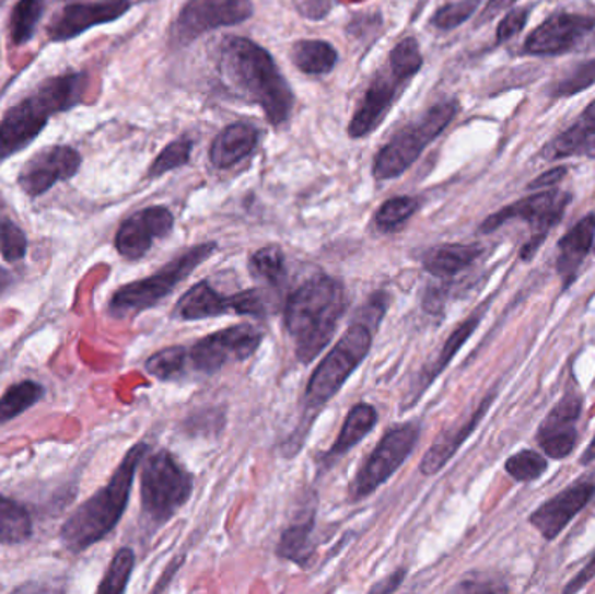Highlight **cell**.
Returning <instances> with one entry per match:
<instances>
[{
    "label": "cell",
    "instance_id": "1",
    "mask_svg": "<svg viewBox=\"0 0 595 594\" xmlns=\"http://www.w3.org/2000/svg\"><path fill=\"white\" fill-rule=\"evenodd\" d=\"M218 69L230 90L260 105L268 123L279 126L288 120L293 110V91L264 47L244 37H226Z\"/></svg>",
    "mask_w": 595,
    "mask_h": 594
},
{
    "label": "cell",
    "instance_id": "17",
    "mask_svg": "<svg viewBox=\"0 0 595 594\" xmlns=\"http://www.w3.org/2000/svg\"><path fill=\"white\" fill-rule=\"evenodd\" d=\"M131 9V0H94L65 5L47 28L52 43L75 39L93 26L115 22Z\"/></svg>",
    "mask_w": 595,
    "mask_h": 594
},
{
    "label": "cell",
    "instance_id": "46",
    "mask_svg": "<svg viewBox=\"0 0 595 594\" xmlns=\"http://www.w3.org/2000/svg\"><path fill=\"white\" fill-rule=\"evenodd\" d=\"M515 2H517V0H489L488 4H486L485 11L481 13V18H479V25L491 22L494 16H498V14L505 11V9L514 5Z\"/></svg>",
    "mask_w": 595,
    "mask_h": 594
},
{
    "label": "cell",
    "instance_id": "19",
    "mask_svg": "<svg viewBox=\"0 0 595 594\" xmlns=\"http://www.w3.org/2000/svg\"><path fill=\"white\" fill-rule=\"evenodd\" d=\"M594 496L595 485L582 479L544 502L529 516V523L544 535L545 539L556 540L564 532L565 526L587 508Z\"/></svg>",
    "mask_w": 595,
    "mask_h": 594
},
{
    "label": "cell",
    "instance_id": "3",
    "mask_svg": "<svg viewBox=\"0 0 595 594\" xmlns=\"http://www.w3.org/2000/svg\"><path fill=\"white\" fill-rule=\"evenodd\" d=\"M147 452L149 446L145 443L132 446L115 469L107 487L100 488L98 492L77 508L75 513L61 526L60 537L65 548L70 552H82L114 531L126 511L132 479Z\"/></svg>",
    "mask_w": 595,
    "mask_h": 594
},
{
    "label": "cell",
    "instance_id": "33",
    "mask_svg": "<svg viewBox=\"0 0 595 594\" xmlns=\"http://www.w3.org/2000/svg\"><path fill=\"white\" fill-rule=\"evenodd\" d=\"M314 531V517L306 520L305 523L291 526L282 534L281 544H279V555L285 560L303 564L306 558L311 556V534Z\"/></svg>",
    "mask_w": 595,
    "mask_h": 594
},
{
    "label": "cell",
    "instance_id": "8",
    "mask_svg": "<svg viewBox=\"0 0 595 594\" xmlns=\"http://www.w3.org/2000/svg\"><path fill=\"white\" fill-rule=\"evenodd\" d=\"M194 490L190 473L170 452L161 450L147 457L141 470V505L153 523H166L182 505L187 504Z\"/></svg>",
    "mask_w": 595,
    "mask_h": 594
},
{
    "label": "cell",
    "instance_id": "11",
    "mask_svg": "<svg viewBox=\"0 0 595 594\" xmlns=\"http://www.w3.org/2000/svg\"><path fill=\"white\" fill-rule=\"evenodd\" d=\"M418 438H420V428L415 423L390 429L353 479V499H364L374 490H378L383 484H387L415 450Z\"/></svg>",
    "mask_w": 595,
    "mask_h": 594
},
{
    "label": "cell",
    "instance_id": "50",
    "mask_svg": "<svg viewBox=\"0 0 595 594\" xmlns=\"http://www.w3.org/2000/svg\"><path fill=\"white\" fill-rule=\"evenodd\" d=\"M427 0H420V4L423 5L425 4Z\"/></svg>",
    "mask_w": 595,
    "mask_h": 594
},
{
    "label": "cell",
    "instance_id": "22",
    "mask_svg": "<svg viewBox=\"0 0 595 594\" xmlns=\"http://www.w3.org/2000/svg\"><path fill=\"white\" fill-rule=\"evenodd\" d=\"M595 243V213L583 217L570 232H565L559 241V255L556 261L562 287L570 288L574 279L579 278L580 267L594 249Z\"/></svg>",
    "mask_w": 595,
    "mask_h": 594
},
{
    "label": "cell",
    "instance_id": "48",
    "mask_svg": "<svg viewBox=\"0 0 595 594\" xmlns=\"http://www.w3.org/2000/svg\"><path fill=\"white\" fill-rule=\"evenodd\" d=\"M595 461V434L594 438H592L591 443H588L587 449H585V452H583L582 458H580V462H582L583 466H588V464H592V462Z\"/></svg>",
    "mask_w": 595,
    "mask_h": 594
},
{
    "label": "cell",
    "instance_id": "9",
    "mask_svg": "<svg viewBox=\"0 0 595 594\" xmlns=\"http://www.w3.org/2000/svg\"><path fill=\"white\" fill-rule=\"evenodd\" d=\"M373 342L371 328L364 323H355L345 331L340 342L332 347L328 356L315 368L308 387H306L305 401L308 408H320L331 401L338 391L349 381L353 370L364 361Z\"/></svg>",
    "mask_w": 595,
    "mask_h": 594
},
{
    "label": "cell",
    "instance_id": "35",
    "mask_svg": "<svg viewBox=\"0 0 595 594\" xmlns=\"http://www.w3.org/2000/svg\"><path fill=\"white\" fill-rule=\"evenodd\" d=\"M249 269L255 278L277 284L285 276L284 253L279 246H265L253 255Z\"/></svg>",
    "mask_w": 595,
    "mask_h": 594
},
{
    "label": "cell",
    "instance_id": "12",
    "mask_svg": "<svg viewBox=\"0 0 595 594\" xmlns=\"http://www.w3.org/2000/svg\"><path fill=\"white\" fill-rule=\"evenodd\" d=\"M253 11L252 0H188L171 28V37L176 46H188L209 31L246 22Z\"/></svg>",
    "mask_w": 595,
    "mask_h": 594
},
{
    "label": "cell",
    "instance_id": "27",
    "mask_svg": "<svg viewBox=\"0 0 595 594\" xmlns=\"http://www.w3.org/2000/svg\"><path fill=\"white\" fill-rule=\"evenodd\" d=\"M378 422V414L368 403H359L350 410L349 417L345 420L340 436L328 452V457H341L349 450L361 443L362 438L368 436Z\"/></svg>",
    "mask_w": 595,
    "mask_h": 594
},
{
    "label": "cell",
    "instance_id": "2",
    "mask_svg": "<svg viewBox=\"0 0 595 594\" xmlns=\"http://www.w3.org/2000/svg\"><path fill=\"white\" fill-rule=\"evenodd\" d=\"M347 307L338 279L319 275L303 282L285 304L284 323L296 343L298 360L311 363L328 346Z\"/></svg>",
    "mask_w": 595,
    "mask_h": 594
},
{
    "label": "cell",
    "instance_id": "14",
    "mask_svg": "<svg viewBox=\"0 0 595 594\" xmlns=\"http://www.w3.org/2000/svg\"><path fill=\"white\" fill-rule=\"evenodd\" d=\"M229 313L261 317L265 314L264 296L256 290L222 295L220 291L211 288L208 281H202L191 287L179 299L175 308V316L184 321L208 319Z\"/></svg>",
    "mask_w": 595,
    "mask_h": 594
},
{
    "label": "cell",
    "instance_id": "47",
    "mask_svg": "<svg viewBox=\"0 0 595 594\" xmlns=\"http://www.w3.org/2000/svg\"><path fill=\"white\" fill-rule=\"evenodd\" d=\"M405 573V570H400V572H397L396 575H392L387 581H383L378 586L371 587V591H373V593H376V591H380V593H392V591H396L397 587H399L400 582H402Z\"/></svg>",
    "mask_w": 595,
    "mask_h": 594
},
{
    "label": "cell",
    "instance_id": "38",
    "mask_svg": "<svg viewBox=\"0 0 595 594\" xmlns=\"http://www.w3.org/2000/svg\"><path fill=\"white\" fill-rule=\"evenodd\" d=\"M191 147L194 143L187 137L171 141L150 166L149 178H158V176L166 175L167 172L185 166L190 161Z\"/></svg>",
    "mask_w": 595,
    "mask_h": 594
},
{
    "label": "cell",
    "instance_id": "25",
    "mask_svg": "<svg viewBox=\"0 0 595 594\" xmlns=\"http://www.w3.org/2000/svg\"><path fill=\"white\" fill-rule=\"evenodd\" d=\"M485 253L481 244H444L430 249L423 258V267L430 275L451 278L472 266Z\"/></svg>",
    "mask_w": 595,
    "mask_h": 594
},
{
    "label": "cell",
    "instance_id": "18",
    "mask_svg": "<svg viewBox=\"0 0 595 594\" xmlns=\"http://www.w3.org/2000/svg\"><path fill=\"white\" fill-rule=\"evenodd\" d=\"M175 228V217L164 206H150L129 217L115 235V248L128 260L145 257L153 241L166 237Z\"/></svg>",
    "mask_w": 595,
    "mask_h": 594
},
{
    "label": "cell",
    "instance_id": "7",
    "mask_svg": "<svg viewBox=\"0 0 595 594\" xmlns=\"http://www.w3.org/2000/svg\"><path fill=\"white\" fill-rule=\"evenodd\" d=\"M214 252H217L214 243L197 244L150 278L129 282L112 295L108 313L114 317H128L153 307L162 299H166L179 282H184Z\"/></svg>",
    "mask_w": 595,
    "mask_h": 594
},
{
    "label": "cell",
    "instance_id": "31",
    "mask_svg": "<svg viewBox=\"0 0 595 594\" xmlns=\"http://www.w3.org/2000/svg\"><path fill=\"white\" fill-rule=\"evenodd\" d=\"M44 396V387L37 382L25 381L9 387L0 398V423L16 419L23 411L34 407Z\"/></svg>",
    "mask_w": 595,
    "mask_h": 594
},
{
    "label": "cell",
    "instance_id": "23",
    "mask_svg": "<svg viewBox=\"0 0 595 594\" xmlns=\"http://www.w3.org/2000/svg\"><path fill=\"white\" fill-rule=\"evenodd\" d=\"M541 155L547 161L564 158L595 159V102L580 114L570 128L549 141Z\"/></svg>",
    "mask_w": 595,
    "mask_h": 594
},
{
    "label": "cell",
    "instance_id": "6",
    "mask_svg": "<svg viewBox=\"0 0 595 594\" xmlns=\"http://www.w3.org/2000/svg\"><path fill=\"white\" fill-rule=\"evenodd\" d=\"M458 114V103L443 102L405 128L399 129L387 145L374 158L373 175L376 180L385 182L397 178L417 163L421 152L443 133L451 120Z\"/></svg>",
    "mask_w": 595,
    "mask_h": 594
},
{
    "label": "cell",
    "instance_id": "32",
    "mask_svg": "<svg viewBox=\"0 0 595 594\" xmlns=\"http://www.w3.org/2000/svg\"><path fill=\"white\" fill-rule=\"evenodd\" d=\"M187 356L184 346L166 347L150 356L145 363L147 372L159 381H175L184 372Z\"/></svg>",
    "mask_w": 595,
    "mask_h": 594
},
{
    "label": "cell",
    "instance_id": "45",
    "mask_svg": "<svg viewBox=\"0 0 595 594\" xmlns=\"http://www.w3.org/2000/svg\"><path fill=\"white\" fill-rule=\"evenodd\" d=\"M564 176L565 167H556V170H550V172L538 176L536 180H533L532 184H529V188H532V190H540V188L552 187V185L559 184Z\"/></svg>",
    "mask_w": 595,
    "mask_h": 594
},
{
    "label": "cell",
    "instance_id": "43",
    "mask_svg": "<svg viewBox=\"0 0 595 594\" xmlns=\"http://www.w3.org/2000/svg\"><path fill=\"white\" fill-rule=\"evenodd\" d=\"M456 591H465V593H505L506 586L502 582L497 581H464L456 587Z\"/></svg>",
    "mask_w": 595,
    "mask_h": 594
},
{
    "label": "cell",
    "instance_id": "16",
    "mask_svg": "<svg viewBox=\"0 0 595 594\" xmlns=\"http://www.w3.org/2000/svg\"><path fill=\"white\" fill-rule=\"evenodd\" d=\"M594 28V18L570 13L552 14L527 35L524 51L533 56L562 55L574 49Z\"/></svg>",
    "mask_w": 595,
    "mask_h": 594
},
{
    "label": "cell",
    "instance_id": "41",
    "mask_svg": "<svg viewBox=\"0 0 595 594\" xmlns=\"http://www.w3.org/2000/svg\"><path fill=\"white\" fill-rule=\"evenodd\" d=\"M479 2L481 0H462L455 4L444 5L432 18V25L438 26L439 31H453L476 13Z\"/></svg>",
    "mask_w": 595,
    "mask_h": 594
},
{
    "label": "cell",
    "instance_id": "10",
    "mask_svg": "<svg viewBox=\"0 0 595 594\" xmlns=\"http://www.w3.org/2000/svg\"><path fill=\"white\" fill-rule=\"evenodd\" d=\"M571 202V196L561 190H544L535 196L524 197L521 201L512 202L502 210L491 214L482 222V234H491L497 229L505 225L512 220H523L532 225V237L521 249V258L524 261H532L536 252L547 240V235L559 222L565 208Z\"/></svg>",
    "mask_w": 595,
    "mask_h": 594
},
{
    "label": "cell",
    "instance_id": "26",
    "mask_svg": "<svg viewBox=\"0 0 595 594\" xmlns=\"http://www.w3.org/2000/svg\"><path fill=\"white\" fill-rule=\"evenodd\" d=\"M486 308H488V305H481V307L477 308L476 313L470 314V316H468L467 319H465L464 323H462V325H459L458 328L451 334V337L447 338L443 349H441V352H439L438 358H435L434 363L429 364V366L421 372V378L417 384L418 391L415 398H418V396H420V394L423 393L429 385H432V382H434L435 378H438V376L441 375L444 370H446L447 364L453 361L456 352L464 347V343L467 342L468 338L472 337L477 326L481 325Z\"/></svg>",
    "mask_w": 595,
    "mask_h": 594
},
{
    "label": "cell",
    "instance_id": "42",
    "mask_svg": "<svg viewBox=\"0 0 595 594\" xmlns=\"http://www.w3.org/2000/svg\"><path fill=\"white\" fill-rule=\"evenodd\" d=\"M529 13H532V9L515 8L512 9L511 13L506 14V16H503L502 22H500V25H498L497 28L498 43H506V40L512 39V37L520 34L524 26H526Z\"/></svg>",
    "mask_w": 595,
    "mask_h": 594
},
{
    "label": "cell",
    "instance_id": "21",
    "mask_svg": "<svg viewBox=\"0 0 595 594\" xmlns=\"http://www.w3.org/2000/svg\"><path fill=\"white\" fill-rule=\"evenodd\" d=\"M497 393H491L482 399L481 405L472 411V415L465 419L464 422L458 423L455 428L447 429L443 436L435 441L432 449L427 452L425 457L421 461L420 469L423 475L432 476L438 475L439 470L446 466L451 458L455 457L459 446L464 445L468 436L476 431L477 426L485 419L489 408L493 405Z\"/></svg>",
    "mask_w": 595,
    "mask_h": 594
},
{
    "label": "cell",
    "instance_id": "34",
    "mask_svg": "<svg viewBox=\"0 0 595 594\" xmlns=\"http://www.w3.org/2000/svg\"><path fill=\"white\" fill-rule=\"evenodd\" d=\"M418 206L420 202L415 197H392L387 202H383L378 213L374 217L376 228L383 232L396 231L402 223L408 222L412 214L417 213Z\"/></svg>",
    "mask_w": 595,
    "mask_h": 594
},
{
    "label": "cell",
    "instance_id": "13",
    "mask_svg": "<svg viewBox=\"0 0 595 594\" xmlns=\"http://www.w3.org/2000/svg\"><path fill=\"white\" fill-rule=\"evenodd\" d=\"M261 338L264 334L255 326H230L199 340L188 351V356L199 372L214 373L225 364L244 361L255 354Z\"/></svg>",
    "mask_w": 595,
    "mask_h": 594
},
{
    "label": "cell",
    "instance_id": "29",
    "mask_svg": "<svg viewBox=\"0 0 595 594\" xmlns=\"http://www.w3.org/2000/svg\"><path fill=\"white\" fill-rule=\"evenodd\" d=\"M32 517L25 505L0 496V543L20 544L31 539Z\"/></svg>",
    "mask_w": 595,
    "mask_h": 594
},
{
    "label": "cell",
    "instance_id": "30",
    "mask_svg": "<svg viewBox=\"0 0 595 594\" xmlns=\"http://www.w3.org/2000/svg\"><path fill=\"white\" fill-rule=\"evenodd\" d=\"M44 9H46V0H18L11 13V23H9V34L14 46H23L34 37Z\"/></svg>",
    "mask_w": 595,
    "mask_h": 594
},
{
    "label": "cell",
    "instance_id": "36",
    "mask_svg": "<svg viewBox=\"0 0 595 594\" xmlns=\"http://www.w3.org/2000/svg\"><path fill=\"white\" fill-rule=\"evenodd\" d=\"M547 467H549L547 458L535 450H523L505 462V470L509 476L521 484H532V481L541 478Z\"/></svg>",
    "mask_w": 595,
    "mask_h": 594
},
{
    "label": "cell",
    "instance_id": "28",
    "mask_svg": "<svg viewBox=\"0 0 595 594\" xmlns=\"http://www.w3.org/2000/svg\"><path fill=\"white\" fill-rule=\"evenodd\" d=\"M294 67L308 75H324L338 63V53L326 40H298L291 47Z\"/></svg>",
    "mask_w": 595,
    "mask_h": 594
},
{
    "label": "cell",
    "instance_id": "15",
    "mask_svg": "<svg viewBox=\"0 0 595 594\" xmlns=\"http://www.w3.org/2000/svg\"><path fill=\"white\" fill-rule=\"evenodd\" d=\"M82 158L69 145H52L38 150L23 166L18 184L26 196L38 197L55 187L58 182L69 180L79 172Z\"/></svg>",
    "mask_w": 595,
    "mask_h": 594
},
{
    "label": "cell",
    "instance_id": "51",
    "mask_svg": "<svg viewBox=\"0 0 595 594\" xmlns=\"http://www.w3.org/2000/svg\"><path fill=\"white\" fill-rule=\"evenodd\" d=\"M594 253H595V246H594Z\"/></svg>",
    "mask_w": 595,
    "mask_h": 594
},
{
    "label": "cell",
    "instance_id": "44",
    "mask_svg": "<svg viewBox=\"0 0 595 594\" xmlns=\"http://www.w3.org/2000/svg\"><path fill=\"white\" fill-rule=\"evenodd\" d=\"M595 578V555L587 567H583L582 572L579 575H574L573 581L564 587L565 594L579 593L583 587L587 586L588 582L594 581Z\"/></svg>",
    "mask_w": 595,
    "mask_h": 594
},
{
    "label": "cell",
    "instance_id": "39",
    "mask_svg": "<svg viewBox=\"0 0 595 594\" xmlns=\"http://www.w3.org/2000/svg\"><path fill=\"white\" fill-rule=\"evenodd\" d=\"M26 246L28 241H26L25 232L5 214H0V255L4 257V260H22L26 255Z\"/></svg>",
    "mask_w": 595,
    "mask_h": 594
},
{
    "label": "cell",
    "instance_id": "4",
    "mask_svg": "<svg viewBox=\"0 0 595 594\" xmlns=\"http://www.w3.org/2000/svg\"><path fill=\"white\" fill-rule=\"evenodd\" d=\"M85 84V73H63L47 79L28 98L9 108L0 120V159L22 152L43 133L51 116L81 103Z\"/></svg>",
    "mask_w": 595,
    "mask_h": 594
},
{
    "label": "cell",
    "instance_id": "20",
    "mask_svg": "<svg viewBox=\"0 0 595 594\" xmlns=\"http://www.w3.org/2000/svg\"><path fill=\"white\" fill-rule=\"evenodd\" d=\"M582 396L568 391L564 398L545 417L536 434L545 455L561 461L573 452L579 440L576 422L582 415Z\"/></svg>",
    "mask_w": 595,
    "mask_h": 594
},
{
    "label": "cell",
    "instance_id": "40",
    "mask_svg": "<svg viewBox=\"0 0 595 594\" xmlns=\"http://www.w3.org/2000/svg\"><path fill=\"white\" fill-rule=\"evenodd\" d=\"M595 84V58L579 65L568 78L562 79L556 84L550 96L552 98H565L582 93Z\"/></svg>",
    "mask_w": 595,
    "mask_h": 594
},
{
    "label": "cell",
    "instance_id": "5",
    "mask_svg": "<svg viewBox=\"0 0 595 594\" xmlns=\"http://www.w3.org/2000/svg\"><path fill=\"white\" fill-rule=\"evenodd\" d=\"M421 65L423 56L418 40L412 37L400 40L388 55L387 65L374 75L355 116L350 120V137H366L378 128L397 102V96L405 91L406 84L417 75Z\"/></svg>",
    "mask_w": 595,
    "mask_h": 594
},
{
    "label": "cell",
    "instance_id": "49",
    "mask_svg": "<svg viewBox=\"0 0 595 594\" xmlns=\"http://www.w3.org/2000/svg\"><path fill=\"white\" fill-rule=\"evenodd\" d=\"M11 281H13V278H11L8 270L0 267V293H2V291H4L9 284H11Z\"/></svg>",
    "mask_w": 595,
    "mask_h": 594
},
{
    "label": "cell",
    "instance_id": "37",
    "mask_svg": "<svg viewBox=\"0 0 595 594\" xmlns=\"http://www.w3.org/2000/svg\"><path fill=\"white\" fill-rule=\"evenodd\" d=\"M135 569V552L122 548L114 556L108 572L100 584L98 593L119 594L128 587L129 578Z\"/></svg>",
    "mask_w": 595,
    "mask_h": 594
},
{
    "label": "cell",
    "instance_id": "24",
    "mask_svg": "<svg viewBox=\"0 0 595 594\" xmlns=\"http://www.w3.org/2000/svg\"><path fill=\"white\" fill-rule=\"evenodd\" d=\"M256 145L258 131L247 123H234L214 138L209 149V159L218 170H229L252 154Z\"/></svg>",
    "mask_w": 595,
    "mask_h": 594
}]
</instances>
